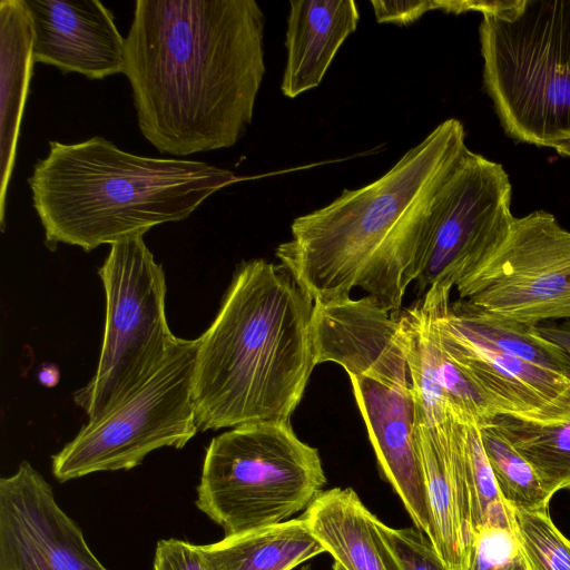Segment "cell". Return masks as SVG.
Listing matches in <instances>:
<instances>
[{
  "mask_svg": "<svg viewBox=\"0 0 570 570\" xmlns=\"http://www.w3.org/2000/svg\"><path fill=\"white\" fill-rule=\"evenodd\" d=\"M265 16L255 0H138L125 71L138 127L160 153L234 146L264 75Z\"/></svg>",
  "mask_w": 570,
  "mask_h": 570,
  "instance_id": "obj_1",
  "label": "cell"
},
{
  "mask_svg": "<svg viewBox=\"0 0 570 570\" xmlns=\"http://www.w3.org/2000/svg\"><path fill=\"white\" fill-rule=\"evenodd\" d=\"M535 327L542 336L561 347L570 360V320L547 322Z\"/></svg>",
  "mask_w": 570,
  "mask_h": 570,
  "instance_id": "obj_30",
  "label": "cell"
},
{
  "mask_svg": "<svg viewBox=\"0 0 570 570\" xmlns=\"http://www.w3.org/2000/svg\"><path fill=\"white\" fill-rule=\"evenodd\" d=\"M480 426L482 445L503 502L510 509L549 511L552 495L533 466L490 421Z\"/></svg>",
  "mask_w": 570,
  "mask_h": 570,
  "instance_id": "obj_24",
  "label": "cell"
},
{
  "mask_svg": "<svg viewBox=\"0 0 570 570\" xmlns=\"http://www.w3.org/2000/svg\"><path fill=\"white\" fill-rule=\"evenodd\" d=\"M0 570H108L28 461L0 479Z\"/></svg>",
  "mask_w": 570,
  "mask_h": 570,
  "instance_id": "obj_12",
  "label": "cell"
},
{
  "mask_svg": "<svg viewBox=\"0 0 570 570\" xmlns=\"http://www.w3.org/2000/svg\"><path fill=\"white\" fill-rule=\"evenodd\" d=\"M465 570H531L513 529L483 527L472 537Z\"/></svg>",
  "mask_w": 570,
  "mask_h": 570,
  "instance_id": "obj_26",
  "label": "cell"
},
{
  "mask_svg": "<svg viewBox=\"0 0 570 570\" xmlns=\"http://www.w3.org/2000/svg\"><path fill=\"white\" fill-rule=\"evenodd\" d=\"M511 196L503 166L466 147L430 209L417 258L419 295L432 285L456 286L497 253L515 218Z\"/></svg>",
  "mask_w": 570,
  "mask_h": 570,
  "instance_id": "obj_11",
  "label": "cell"
},
{
  "mask_svg": "<svg viewBox=\"0 0 570 570\" xmlns=\"http://www.w3.org/2000/svg\"><path fill=\"white\" fill-rule=\"evenodd\" d=\"M33 32L35 63L91 80L125 71V38L96 0H22Z\"/></svg>",
  "mask_w": 570,
  "mask_h": 570,
  "instance_id": "obj_15",
  "label": "cell"
},
{
  "mask_svg": "<svg viewBox=\"0 0 570 570\" xmlns=\"http://www.w3.org/2000/svg\"><path fill=\"white\" fill-rule=\"evenodd\" d=\"M98 275L106 301L100 355L92 377L73 393L88 420L145 381L177 340L166 317L163 266L142 237L112 244Z\"/></svg>",
  "mask_w": 570,
  "mask_h": 570,
  "instance_id": "obj_8",
  "label": "cell"
},
{
  "mask_svg": "<svg viewBox=\"0 0 570 570\" xmlns=\"http://www.w3.org/2000/svg\"><path fill=\"white\" fill-rule=\"evenodd\" d=\"M197 338L177 337L135 390L52 455L59 482L95 472L130 470L160 448H184L198 431L193 400Z\"/></svg>",
  "mask_w": 570,
  "mask_h": 570,
  "instance_id": "obj_9",
  "label": "cell"
},
{
  "mask_svg": "<svg viewBox=\"0 0 570 570\" xmlns=\"http://www.w3.org/2000/svg\"><path fill=\"white\" fill-rule=\"evenodd\" d=\"M326 484L317 449L291 422L234 428L208 444L197 508L230 537L306 510Z\"/></svg>",
  "mask_w": 570,
  "mask_h": 570,
  "instance_id": "obj_6",
  "label": "cell"
},
{
  "mask_svg": "<svg viewBox=\"0 0 570 570\" xmlns=\"http://www.w3.org/2000/svg\"><path fill=\"white\" fill-rule=\"evenodd\" d=\"M372 296L314 303L312 338L316 365L334 362L348 376L412 390L400 323Z\"/></svg>",
  "mask_w": 570,
  "mask_h": 570,
  "instance_id": "obj_14",
  "label": "cell"
},
{
  "mask_svg": "<svg viewBox=\"0 0 570 570\" xmlns=\"http://www.w3.org/2000/svg\"><path fill=\"white\" fill-rule=\"evenodd\" d=\"M0 224L3 232L7 189L14 166L20 124L35 65L32 26L22 0L0 1Z\"/></svg>",
  "mask_w": 570,
  "mask_h": 570,
  "instance_id": "obj_20",
  "label": "cell"
},
{
  "mask_svg": "<svg viewBox=\"0 0 570 570\" xmlns=\"http://www.w3.org/2000/svg\"><path fill=\"white\" fill-rule=\"evenodd\" d=\"M441 286L440 341L485 394L497 415L540 424L570 419V360L535 326L482 317L450 303Z\"/></svg>",
  "mask_w": 570,
  "mask_h": 570,
  "instance_id": "obj_7",
  "label": "cell"
},
{
  "mask_svg": "<svg viewBox=\"0 0 570 570\" xmlns=\"http://www.w3.org/2000/svg\"><path fill=\"white\" fill-rule=\"evenodd\" d=\"M238 179L204 161L138 156L95 136L75 144L50 141L28 184L46 245L56 250L62 243L88 253L184 220Z\"/></svg>",
  "mask_w": 570,
  "mask_h": 570,
  "instance_id": "obj_4",
  "label": "cell"
},
{
  "mask_svg": "<svg viewBox=\"0 0 570 570\" xmlns=\"http://www.w3.org/2000/svg\"><path fill=\"white\" fill-rule=\"evenodd\" d=\"M376 527L403 570H452L444 564L429 537L417 528L395 529L380 520Z\"/></svg>",
  "mask_w": 570,
  "mask_h": 570,
  "instance_id": "obj_27",
  "label": "cell"
},
{
  "mask_svg": "<svg viewBox=\"0 0 570 570\" xmlns=\"http://www.w3.org/2000/svg\"><path fill=\"white\" fill-rule=\"evenodd\" d=\"M451 417L439 426L416 422L415 434L432 518L430 540L448 568L465 570L472 530L469 505L452 456Z\"/></svg>",
  "mask_w": 570,
  "mask_h": 570,
  "instance_id": "obj_18",
  "label": "cell"
},
{
  "mask_svg": "<svg viewBox=\"0 0 570 570\" xmlns=\"http://www.w3.org/2000/svg\"><path fill=\"white\" fill-rule=\"evenodd\" d=\"M302 517L345 570H403L380 535L379 519L353 489L323 490Z\"/></svg>",
  "mask_w": 570,
  "mask_h": 570,
  "instance_id": "obj_19",
  "label": "cell"
},
{
  "mask_svg": "<svg viewBox=\"0 0 570 570\" xmlns=\"http://www.w3.org/2000/svg\"><path fill=\"white\" fill-rule=\"evenodd\" d=\"M377 22L409 24L430 10H439L438 1H371Z\"/></svg>",
  "mask_w": 570,
  "mask_h": 570,
  "instance_id": "obj_29",
  "label": "cell"
},
{
  "mask_svg": "<svg viewBox=\"0 0 570 570\" xmlns=\"http://www.w3.org/2000/svg\"><path fill=\"white\" fill-rule=\"evenodd\" d=\"M441 285H432L416 304L396 317L402 333L416 421L428 426L451 416L483 425L497 416L482 390L443 347L436 327Z\"/></svg>",
  "mask_w": 570,
  "mask_h": 570,
  "instance_id": "obj_13",
  "label": "cell"
},
{
  "mask_svg": "<svg viewBox=\"0 0 570 570\" xmlns=\"http://www.w3.org/2000/svg\"><path fill=\"white\" fill-rule=\"evenodd\" d=\"M450 442L460 485L470 510L472 537L483 527L513 529L485 455L480 426L451 417Z\"/></svg>",
  "mask_w": 570,
  "mask_h": 570,
  "instance_id": "obj_22",
  "label": "cell"
},
{
  "mask_svg": "<svg viewBox=\"0 0 570 570\" xmlns=\"http://www.w3.org/2000/svg\"><path fill=\"white\" fill-rule=\"evenodd\" d=\"M281 89L295 98L317 87L337 50L353 33L360 11L353 0L289 1Z\"/></svg>",
  "mask_w": 570,
  "mask_h": 570,
  "instance_id": "obj_17",
  "label": "cell"
},
{
  "mask_svg": "<svg viewBox=\"0 0 570 570\" xmlns=\"http://www.w3.org/2000/svg\"><path fill=\"white\" fill-rule=\"evenodd\" d=\"M314 301L282 264L236 268L197 338L193 400L198 431L291 422L314 360Z\"/></svg>",
  "mask_w": 570,
  "mask_h": 570,
  "instance_id": "obj_3",
  "label": "cell"
},
{
  "mask_svg": "<svg viewBox=\"0 0 570 570\" xmlns=\"http://www.w3.org/2000/svg\"><path fill=\"white\" fill-rule=\"evenodd\" d=\"M298 570H312V567H311V564H305V566H303V567H302L301 569H298Z\"/></svg>",
  "mask_w": 570,
  "mask_h": 570,
  "instance_id": "obj_34",
  "label": "cell"
},
{
  "mask_svg": "<svg viewBox=\"0 0 570 570\" xmlns=\"http://www.w3.org/2000/svg\"><path fill=\"white\" fill-rule=\"evenodd\" d=\"M381 472L391 483L414 527L432 535L424 468L415 434L412 390L390 387L364 376H350Z\"/></svg>",
  "mask_w": 570,
  "mask_h": 570,
  "instance_id": "obj_16",
  "label": "cell"
},
{
  "mask_svg": "<svg viewBox=\"0 0 570 570\" xmlns=\"http://www.w3.org/2000/svg\"><path fill=\"white\" fill-rule=\"evenodd\" d=\"M199 546L213 570H292L326 552L302 515Z\"/></svg>",
  "mask_w": 570,
  "mask_h": 570,
  "instance_id": "obj_21",
  "label": "cell"
},
{
  "mask_svg": "<svg viewBox=\"0 0 570 570\" xmlns=\"http://www.w3.org/2000/svg\"><path fill=\"white\" fill-rule=\"evenodd\" d=\"M510 511L513 531L531 570H570V540L556 527L549 511Z\"/></svg>",
  "mask_w": 570,
  "mask_h": 570,
  "instance_id": "obj_25",
  "label": "cell"
},
{
  "mask_svg": "<svg viewBox=\"0 0 570 570\" xmlns=\"http://www.w3.org/2000/svg\"><path fill=\"white\" fill-rule=\"evenodd\" d=\"M460 308L537 326L570 320V230L549 212L515 217L497 253L456 284Z\"/></svg>",
  "mask_w": 570,
  "mask_h": 570,
  "instance_id": "obj_10",
  "label": "cell"
},
{
  "mask_svg": "<svg viewBox=\"0 0 570 570\" xmlns=\"http://www.w3.org/2000/svg\"><path fill=\"white\" fill-rule=\"evenodd\" d=\"M333 570H345L340 563L334 562Z\"/></svg>",
  "mask_w": 570,
  "mask_h": 570,
  "instance_id": "obj_33",
  "label": "cell"
},
{
  "mask_svg": "<svg viewBox=\"0 0 570 570\" xmlns=\"http://www.w3.org/2000/svg\"><path fill=\"white\" fill-rule=\"evenodd\" d=\"M558 154L570 157V138H564L552 145Z\"/></svg>",
  "mask_w": 570,
  "mask_h": 570,
  "instance_id": "obj_32",
  "label": "cell"
},
{
  "mask_svg": "<svg viewBox=\"0 0 570 570\" xmlns=\"http://www.w3.org/2000/svg\"><path fill=\"white\" fill-rule=\"evenodd\" d=\"M491 422L533 466L549 494L570 491V419L540 424L497 415Z\"/></svg>",
  "mask_w": 570,
  "mask_h": 570,
  "instance_id": "obj_23",
  "label": "cell"
},
{
  "mask_svg": "<svg viewBox=\"0 0 570 570\" xmlns=\"http://www.w3.org/2000/svg\"><path fill=\"white\" fill-rule=\"evenodd\" d=\"M154 570H213L200 546L170 538L157 542Z\"/></svg>",
  "mask_w": 570,
  "mask_h": 570,
  "instance_id": "obj_28",
  "label": "cell"
},
{
  "mask_svg": "<svg viewBox=\"0 0 570 570\" xmlns=\"http://www.w3.org/2000/svg\"><path fill=\"white\" fill-rule=\"evenodd\" d=\"M39 381L46 386H53L59 381V372L55 366L43 367L39 373Z\"/></svg>",
  "mask_w": 570,
  "mask_h": 570,
  "instance_id": "obj_31",
  "label": "cell"
},
{
  "mask_svg": "<svg viewBox=\"0 0 570 570\" xmlns=\"http://www.w3.org/2000/svg\"><path fill=\"white\" fill-rule=\"evenodd\" d=\"M465 148L462 122L442 121L376 180L294 219L276 257L314 303L346 299L361 287L394 314L417 277L434 197Z\"/></svg>",
  "mask_w": 570,
  "mask_h": 570,
  "instance_id": "obj_2",
  "label": "cell"
},
{
  "mask_svg": "<svg viewBox=\"0 0 570 570\" xmlns=\"http://www.w3.org/2000/svg\"><path fill=\"white\" fill-rule=\"evenodd\" d=\"M483 83L505 134L552 147L570 138V0H517L479 27Z\"/></svg>",
  "mask_w": 570,
  "mask_h": 570,
  "instance_id": "obj_5",
  "label": "cell"
}]
</instances>
